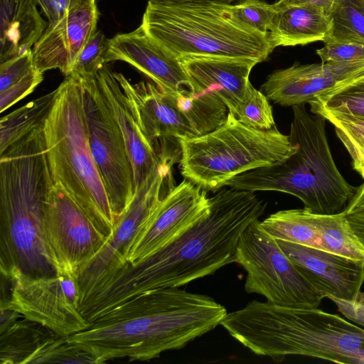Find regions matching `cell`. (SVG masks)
I'll use <instances>...</instances> for the list:
<instances>
[{"mask_svg": "<svg viewBox=\"0 0 364 364\" xmlns=\"http://www.w3.org/2000/svg\"><path fill=\"white\" fill-rule=\"evenodd\" d=\"M210 202L208 213L176 237L102 283L79 307L87 321L145 291L180 287L237 262L240 236L266 204L255 192L231 188L215 192Z\"/></svg>", "mask_w": 364, "mask_h": 364, "instance_id": "6da1fadb", "label": "cell"}, {"mask_svg": "<svg viewBox=\"0 0 364 364\" xmlns=\"http://www.w3.org/2000/svg\"><path fill=\"white\" fill-rule=\"evenodd\" d=\"M227 314L208 296L160 288L125 301L97 319L102 324L68 338L100 363L123 358L149 360L185 347L220 325Z\"/></svg>", "mask_w": 364, "mask_h": 364, "instance_id": "7a4b0ae2", "label": "cell"}, {"mask_svg": "<svg viewBox=\"0 0 364 364\" xmlns=\"http://www.w3.org/2000/svg\"><path fill=\"white\" fill-rule=\"evenodd\" d=\"M53 186L43 125L0 153V269L32 278L50 277L56 269L44 238L43 215Z\"/></svg>", "mask_w": 364, "mask_h": 364, "instance_id": "3957f363", "label": "cell"}, {"mask_svg": "<svg viewBox=\"0 0 364 364\" xmlns=\"http://www.w3.org/2000/svg\"><path fill=\"white\" fill-rule=\"evenodd\" d=\"M237 336L255 354L277 362L301 355L364 364V328L318 308L251 301L240 312Z\"/></svg>", "mask_w": 364, "mask_h": 364, "instance_id": "277c9868", "label": "cell"}, {"mask_svg": "<svg viewBox=\"0 0 364 364\" xmlns=\"http://www.w3.org/2000/svg\"><path fill=\"white\" fill-rule=\"evenodd\" d=\"M289 140L298 146L284 162L235 176L225 187L279 191L298 198L305 209L319 215L342 212L355 193L338 171L326 133V119L310 114L304 105L293 106Z\"/></svg>", "mask_w": 364, "mask_h": 364, "instance_id": "5b68a950", "label": "cell"}, {"mask_svg": "<svg viewBox=\"0 0 364 364\" xmlns=\"http://www.w3.org/2000/svg\"><path fill=\"white\" fill-rule=\"evenodd\" d=\"M229 4L149 1L140 26L179 60L207 57L264 61L274 49L269 33L234 20Z\"/></svg>", "mask_w": 364, "mask_h": 364, "instance_id": "8992f818", "label": "cell"}, {"mask_svg": "<svg viewBox=\"0 0 364 364\" xmlns=\"http://www.w3.org/2000/svg\"><path fill=\"white\" fill-rule=\"evenodd\" d=\"M53 184L60 185L107 237L116 220L88 141L80 79L65 76L43 125Z\"/></svg>", "mask_w": 364, "mask_h": 364, "instance_id": "52a82bcc", "label": "cell"}, {"mask_svg": "<svg viewBox=\"0 0 364 364\" xmlns=\"http://www.w3.org/2000/svg\"><path fill=\"white\" fill-rule=\"evenodd\" d=\"M178 141L183 177L215 193L237 176L284 162L298 149L276 127L269 130L252 128L230 112L216 129Z\"/></svg>", "mask_w": 364, "mask_h": 364, "instance_id": "ba28073f", "label": "cell"}, {"mask_svg": "<svg viewBox=\"0 0 364 364\" xmlns=\"http://www.w3.org/2000/svg\"><path fill=\"white\" fill-rule=\"evenodd\" d=\"M180 158L178 147L161 149L157 166L135 188L130 205L118 218L106 244L77 271L80 304L102 283L127 264L126 255L131 245L151 221L164 198L174 186L172 167Z\"/></svg>", "mask_w": 364, "mask_h": 364, "instance_id": "9c48e42d", "label": "cell"}, {"mask_svg": "<svg viewBox=\"0 0 364 364\" xmlns=\"http://www.w3.org/2000/svg\"><path fill=\"white\" fill-rule=\"evenodd\" d=\"M237 263L247 272L245 289L284 306L316 309L325 296L315 289L256 220L243 231Z\"/></svg>", "mask_w": 364, "mask_h": 364, "instance_id": "30bf717a", "label": "cell"}, {"mask_svg": "<svg viewBox=\"0 0 364 364\" xmlns=\"http://www.w3.org/2000/svg\"><path fill=\"white\" fill-rule=\"evenodd\" d=\"M79 79L91 154L117 223L134 197L133 166L122 132L95 75Z\"/></svg>", "mask_w": 364, "mask_h": 364, "instance_id": "8fae6325", "label": "cell"}, {"mask_svg": "<svg viewBox=\"0 0 364 364\" xmlns=\"http://www.w3.org/2000/svg\"><path fill=\"white\" fill-rule=\"evenodd\" d=\"M4 277L11 281V287L10 296L1 299V309L15 311L63 336L90 327L79 311L80 294L75 272L58 268L55 276L32 278L14 270Z\"/></svg>", "mask_w": 364, "mask_h": 364, "instance_id": "7c38bea8", "label": "cell"}, {"mask_svg": "<svg viewBox=\"0 0 364 364\" xmlns=\"http://www.w3.org/2000/svg\"><path fill=\"white\" fill-rule=\"evenodd\" d=\"M46 245L55 269L77 271L106 244L105 236L59 184H53L45 204Z\"/></svg>", "mask_w": 364, "mask_h": 364, "instance_id": "4fadbf2b", "label": "cell"}, {"mask_svg": "<svg viewBox=\"0 0 364 364\" xmlns=\"http://www.w3.org/2000/svg\"><path fill=\"white\" fill-rule=\"evenodd\" d=\"M208 193L185 178L171 188L151 221L131 245L127 264L154 252L207 214L211 205Z\"/></svg>", "mask_w": 364, "mask_h": 364, "instance_id": "5bb4252c", "label": "cell"}, {"mask_svg": "<svg viewBox=\"0 0 364 364\" xmlns=\"http://www.w3.org/2000/svg\"><path fill=\"white\" fill-rule=\"evenodd\" d=\"M364 74V60L301 64L277 70L261 85L274 103L293 107L304 105L319 95Z\"/></svg>", "mask_w": 364, "mask_h": 364, "instance_id": "9a60e30c", "label": "cell"}, {"mask_svg": "<svg viewBox=\"0 0 364 364\" xmlns=\"http://www.w3.org/2000/svg\"><path fill=\"white\" fill-rule=\"evenodd\" d=\"M124 61L155 83L165 95L200 92L181 61L151 39L139 26L108 40L105 63Z\"/></svg>", "mask_w": 364, "mask_h": 364, "instance_id": "2e32d148", "label": "cell"}, {"mask_svg": "<svg viewBox=\"0 0 364 364\" xmlns=\"http://www.w3.org/2000/svg\"><path fill=\"white\" fill-rule=\"evenodd\" d=\"M99 16L96 0H85L48 24L32 49L36 68L42 73L58 69L68 75L77 55L97 31Z\"/></svg>", "mask_w": 364, "mask_h": 364, "instance_id": "e0dca14e", "label": "cell"}, {"mask_svg": "<svg viewBox=\"0 0 364 364\" xmlns=\"http://www.w3.org/2000/svg\"><path fill=\"white\" fill-rule=\"evenodd\" d=\"M301 274L325 297L358 301L364 282V262L326 250L276 240Z\"/></svg>", "mask_w": 364, "mask_h": 364, "instance_id": "ac0fdd59", "label": "cell"}, {"mask_svg": "<svg viewBox=\"0 0 364 364\" xmlns=\"http://www.w3.org/2000/svg\"><path fill=\"white\" fill-rule=\"evenodd\" d=\"M146 137L159 147L160 139H182L196 136L189 124L158 86L151 80L132 83L122 73L114 71Z\"/></svg>", "mask_w": 364, "mask_h": 364, "instance_id": "d6986e66", "label": "cell"}, {"mask_svg": "<svg viewBox=\"0 0 364 364\" xmlns=\"http://www.w3.org/2000/svg\"><path fill=\"white\" fill-rule=\"evenodd\" d=\"M95 77L124 137L133 166L136 188L157 166L160 161V146L153 144L141 130L108 63L103 65Z\"/></svg>", "mask_w": 364, "mask_h": 364, "instance_id": "ffe728a7", "label": "cell"}, {"mask_svg": "<svg viewBox=\"0 0 364 364\" xmlns=\"http://www.w3.org/2000/svg\"><path fill=\"white\" fill-rule=\"evenodd\" d=\"M188 77L198 87L216 95L236 115L252 85L250 72L257 64L251 60L193 57L180 60Z\"/></svg>", "mask_w": 364, "mask_h": 364, "instance_id": "44dd1931", "label": "cell"}, {"mask_svg": "<svg viewBox=\"0 0 364 364\" xmlns=\"http://www.w3.org/2000/svg\"><path fill=\"white\" fill-rule=\"evenodd\" d=\"M36 0H0V63L31 50L47 23Z\"/></svg>", "mask_w": 364, "mask_h": 364, "instance_id": "7402d4cb", "label": "cell"}, {"mask_svg": "<svg viewBox=\"0 0 364 364\" xmlns=\"http://www.w3.org/2000/svg\"><path fill=\"white\" fill-rule=\"evenodd\" d=\"M269 27L274 48L324 41L331 26L330 15L309 5L277 7Z\"/></svg>", "mask_w": 364, "mask_h": 364, "instance_id": "603a6c76", "label": "cell"}, {"mask_svg": "<svg viewBox=\"0 0 364 364\" xmlns=\"http://www.w3.org/2000/svg\"><path fill=\"white\" fill-rule=\"evenodd\" d=\"M165 95L197 136L206 134L216 129L227 120L229 113L227 106L209 90L187 91Z\"/></svg>", "mask_w": 364, "mask_h": 364, "instance_id": "cb8c5ba5", "label": "cell"}, {"mask_svg": "<svg viewBox=\"0 0 364 364\" xmlns=\"http://www.w3.org/2000/svg\"><path fill=\"white\" fill-rule=\"evenodd\" d=\"M318 215L305 208L279 210L260 221V225L276 240L322 250Z\"/></svg>", "mask_w": 364, "mask_h": 364, "instance_id": "d4e9b609", "label": "cell"}, {"mask_svg": "<svg viewBox=\"0 0 364 364\" xmlns=\"http://www.w3.org/2000/svg\"><path fill=\"white\" fill-rule=\"evenodd\" d=\"M57 88L4 116L0 120V153L36 128L44 124Z\"/></svg>", "mask_w": 364, "mask_h": 364, "instance_id": "484cf974", "label": "cell"}, {"mask_svg": "<svg viewBox=\"0 0 364 364\" xmlns=\"http://www.w3.org/2000/svg\"><path fill=\"white\" fill-rule=\"evenodd\" d=\"M55 333L43 325L25 318L1 333V363H24L43 342Z\"/></svg>", "mask_w": 364, "mask_h": 364, "instance_id": "4316f807", "label": "cell"}, {"mask_svg": "<svg viewBox=\"0 0 364 364\" xmlns=\"http://www.w3.org/2000/svg\"><path fill=\"white\" fill-rule=\"evenodd\" d=\"M310 110L328 121L352 159L353 168L364 179V120L351 114L325 109L314 104Z\"/></svg>", "mask_w": 364, "mask_h": 364, "instance_id": "83f0119b", "label": "cell"}, {"mask_svg": "<svg viewBox=\"0 0 364 364\" xmlns=\"http://www.w3.org/2000/svg\"><path fill=\"white\" fill-rule=\"evenodd\" d=\"M322 250L364 262V247L350 229L343 212L318 215Z\"/></svg>", "mask_w": 364, "mask_h": 364, "instance_id": "f1b7e54d", "label": "cell"}, {"mask_svg": "<svg viewBox=\"0 0 364 364\" xmlns=\"http://www.w3.org/2000/svg\"><path fill=\"white\" fill-rule=\"evenodd\" d=\"M330 17L331 26L324 43L364 44V0H337Z\"/></svg>", "mask_w": 364, "mask_h": 364, "instance_id": "f546056e", "label": "cell"}, {"mask_svg": "<svg viewBox=\"0 0 364 364\" xmlns=\"http://www.w3.org/2000/svg\"><path fill=\"white\" fill-rule=\"evenodd\" d=\"M309 104L364 120V74L319 95Z\"/></svg>", "mask_w": 364, "mask_h": 364, "instance_id": "4dcf8cb0", "label": "cell"}, {"mask_svg": "<svg viewBox=\"0 0 364 364\" xmlns=\"http://www.w3.org/2000/svg\"><path fill=\"white\" fill-rule=\"evenodd\" d=\"M24 363H95L97 358L68 340L54 334L43 342Z\"/></svg>", "mask_w": 364, "mask_h": 364, "instance_id": "1f68e13d", "label": "cell"}, {"mask_svg": "<svg viewBox=\"0 0 364 364\" xmlns=\"http://www.w3.org/2000/svg\"><path fill=\"white\" fill-rule=\"evenodd\" d=\"M235 117L245 125L257 129L269 130L276 127L269 99L252 85Z\"/></svg>", "mask_w": 364, "mask_h": 364, "instance_id": "d6a6232c", "label": "cell"}, {"mask_svg": "<svg viewBox=\"0 0 364 364\" xmlns=\"http://www.w3.org/2000/svg\"><path fill=\"white\" fill-rule=\"evenodd\" d=\"M274 4L261 0H244L228 5L230 16L237 22L263 34H268L269 27L276 13Z\"/></svg>", "mask_w": 364, "mask_h": 364, "instance_id": "836d02e7", "label": "cell"}, {"mask_svg": "<svg viewBox=\"0 0 364 364\" xmlns=\"http://www.w3.org/2000/svg\"><path fill=\"white\" fill-rule=\"evenodd\" d=\"M108 40L102 31L97 30L77 55L66 76L85 78L95 75L105 63Z\"/></svg>", "mask_w": 364, "mask_h": 364, "instance_id": "e575fe53", "label": "cell"}, {"mask_svg": "<svg viewBox=\"0 0 364 364\" xmlns=\"http://www.w3.org/2000/svg\"><path fill=\"white\" fill-rule=\"evenodd\" d=\"M36 68L32 50L0 63V92L21 80Z\"/></svg>", "mask_w": 364, "mask_h": 364, "instance_id": "d590c367", "label": "cell"}, {"mask_svg": "<svg viewBox=\"0 0 364 364\" xmlns=\"http://www.w3.org/2000/svg\"><path fill=\"white\" fill-rule=\"evenodd\" d=\"M43 80V73L36 68L21 80L0 92L1 112L31 94Z\"/></svg>", "mask_w": 364, "mask_h": 364, "instance_id": "8d00e7d4", "label": "cell"}, {"mask_svg": "<svg viewBox=\"0 0 364 364\" xmlns=\"http://www.w3.org/2000/svg\"><path fill=\"white\" fill-rule=\"evenodd\" d=\"M322 63L364 60V44L346 42H331L316 50Z\"/></svg>", "mask_w": 364, "mask_h": 364, "instance_id": "74e56055", "label": "cell"}, {"mask_svg": "<svg viewBox=\"0 0 364 364\" xmlns=\"http://www.w3.org/2000/svg\"><path fill=\"white\" fill-rule=\"evenodd\" d=\"M342 212L350 229L364 247V183L357 188Z\"/></svg>", "mask_w": 364, "mask_h": 364, "instance_id": "f35d334b", "label": "cell"}, {"mask_svg": "<svg viewBox=\"0 0 364 364\" xmlns=\"http://www.w3.org/2000/svg\"><path fill=\"white\" fill-rule=\"evenodd\" d=\"M38 5L52 24L62 18L70 10L85 0H36Z\"/></svg>", "mask_w": 364, "mask_h": 364, "instance_id": "ab89813d", "label": "cell"}, {"mask_svg": "<svg viewBox=\"0 0 364 364\" xmlns=\"http://www.w3.org/2000/svg\"><path fill=\"white\" fill-rule=\"evenodd\" d=\"M332 301L340 313L353 323L364 326V304L355 301L327 296Z\"/></svg>", "mask_w": 364, "mask_h": 364, "instance_id": "60d3db41", "label": "cell"}, {"mask_svg": "<svg viewBox=\"0 0 364 364\" xmlns=\"http://www.w3.org/2000/svg\"><path fill=\"white\" fill-rule=\"evenodd\" d=\"M337 0H279L274 4L277 7L291 5H309L323 10L330 15Z\"/></svg>", "mask_w": 364, "mask_h": 364, "instance_id": "b9f144b4", "label": "cell"}, {"mask_svg": "<svg viewBox=\"0 0 364 364\" xmlns=\"http://www.w3.org/2000/svg\"><path fill=\"white\" fill-rule=\"evenodd\" d=\"M21 315L15 311L1 308V333H4L12 324H14L17 321V317Z\"/></svg>", "mask_w": 364, "mask_h": 364, "instance_id": "7bdbcfd3", "label": "cell"}, {"mask_svg": "<svg viewBox=\"0 0 364 364\" xmlns=\"http://www.w3.org/2000/svg\"><path fill=\"white\" fill-rule=\"evenodd\" d=\"M158 1V2H166V3H175V4H183V3H221V4H231L237 0H148V1Z\"/></svg>", "mask_w": 364, "mask_h": 364, "instance_id": "ee69618b", "label": "cell"}, {"mask_svg": "<svg viewBox=\"0 0 364 364\" xmlns=\"http://www.w3.org/2000/svg\"><path fill=\"white\" fill-rule=\"evenodd\" d=\"M357 301L364 304V291H360Z\"/></svg>", "mask_w": 364, "mask_h": 364, "instance_id": "f6af8a7d", "label": "cell"}]
</instances>
